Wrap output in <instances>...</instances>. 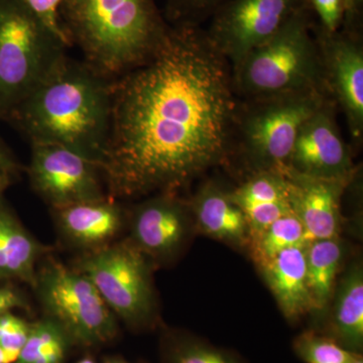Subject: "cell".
Returning a JSON list of instances; mask_svg holds the SVG:
<instances>
[{
	"label": "cell",
	"mask_w": 363,
	"mask_h": 363,
	"mask_svg": "<svg viewBox=\"0 0 363 363\" xmlns=\"http://www.w3.org/2000/svg\"><path fill=\"white\" fill-rule=\"evenodd\" d=\"M75 269L92 281L109 309L126 323L140 325L152 316L155 298L149 260L130 240L86 252Z\"/></svg>",
	"instance_id": "obj_7"
},
{
	"label": "cell",
	"mask_w": 363,
	"mask_h": 363,
	"mask_svg": "<svg viewBox=\"0 0 363 363\" xmlns=\"http://www.w3.org/2000/svg\"><path fill=\"white\" fill-rule=\"evenodd\" d=\"M45 252L0 198V279H18L33 288L37 264Z\"/></svg>",
	"instance_id": "obj_18"
},
{
	"label": "cell",
	"mask_w": 363,
	"mask_h": 363,
	"mask_svg": "<svg viewBox=\"0 0 363 363\" xmlns=\"http://www.w3.org/2000/svg\"><path fill=\"white\" fill-rule=\"evenodd\" d=\"M23 2L52 33L71 47L60 23L59 11L63 0H23Z\"/></svg>",
	"instance_id": "obj_28"
},
{
	"label": "cell",
	"mask_w": 363,
	"mask_h": 363,
	"mask_svg": "<svg viewBox=\"0 0 363 363\" xmlns=\"http://www.w3.org/2000/svg\"><path fill=\"white\" fill-rule=\"evenodd\" d=\"M33 191L52 209L108 197L99 164L59 145H32L28 168Z\"/></svg>",
	"instance_id": "obj_9"
},
{
	"label": "cell",
	"mask_w": 363,
	"mask_h": 363,
	"mask_svg": "<svg viewBox=\"0 0 363 363\" xmlns=\"http://www.w3.org/2000/svg\"><path fill=\"white\" fill-rule=\"evenodd\" d=\"M296 353L306 363H350L352 353L334 339L307 332L296 339Z\"/></svg>",
	"instance_id": "obj_24"
},
{
	"label": "cell",
	"mask_w": 363,
	"mask_h": 363,
	"mask_svg": "<svg viewBox=\"0 0 363 363\" xmlns=\"http://www.w3.org/2000/svg\"><path fill=\"white\" fill-rule=\"evenodd\" d=\"M227 64L197 23H179L114 79L100 162L108 197L175 193L223 161L235 112Z\"/></svg>",
	"instance_id": "obj_1"
},
{
	"label": "cell",
	"mask_w": 363,
	"mask_h": 363,
	"mask_svg": "<svg viewBox=\"0 0 363 363\" xmlns=\"http://www.w3.org/2000/svg\"><path fill=\"white\" fill-rule=\"evenodd\" d=\"M322 50L332 88L348 117L351 130L359 135L363 126V52L350 35L322 28Z\"/></svg>",
	"instance_id": "obj_14"
},
{
	"label": "cell",
	"mask_w": 363,
	"mask_h": 363,
	"mask_svg": "<svg viewBox=\"0 0 363 363\" xmlns=\"http://www.w3.org/2000/svg\"><path fill=\"white\" fill-rule=\"evenodd\" d=\"M33 289L48 319L58 325L69 340L95 346L116 337V315L92 281L75 267L48 259L37 269Z\"/></svg>",
	"instance_id": "obj_6"
},
{
	"label": "cell",
	"mask_w": 363,
	"mask_h": 363,
	"mask_svg": "<svg viewBox=\"0 0 363 363\" xmlns=\"http://www.w3.org/2000/svg\"><path fill=\"white\" fill-rule=\"evenodd\" d=\"M302 0H226L215 11L210 40L234 68L274 37Z\"/></svg>",
	"instance_id": "obj_10"
},
{
	"label": "cell",
	"mask_w": 363,
	"mask_h": 363,
	"mask_svg": "<svg viewBox=\"0 0 363 363\" xmlns=\"http://www.w3.org/2000/svg\"><path fill=\"white\" fill-rule=\"evenodd\" d=\"M169 363H242L238 357L206 342L181 338L169 347Z\"/></svg>",
	"instance_id": "obj_25"
},
{
	"label": "cell",
	"mask_w": 363,
	"mask_h": 363,
	"mask_svg": "<svg viewBox=\"0 0 363 363\" xmlns=\"http://www.w3.org/2000/svg\"><path fill=\"white\" fill-rule=\"evenodd\" d=\"M257 99L241 123L242 145L267 171H279L288 166L303 124L326 101L321 88Z\"/></svg>",
	"instance_id": "obj_8"
},
{
	"label": "cell",
	"mask_w": 363,
	"mask_h": 363,
	"mask_svg": "<svg viewBox=\"0 0 363 363\" xmlns=\"http://www.w3.org/2000/svg\"><path fill=\"white\" fill-rule=\"evenodd\" d=\"M229 196L245 214L250 238H257L272 222L293 212L285 178L279 171L259 172Z\"/></svg>",
	"instance_id": "obj_16"
},
{
	"label": "cell",
	"mask_w": 363,
	"mask_h": 363,
	"mask_svg": "<svg viewBox=\"0 0 363 363\" xmlns=\"http://www.w3.org/2000/svg\"><path fill=\"white\" fill-rule=\"evenodd\" d=\"M26 301L20 293L9 286L0 288V316L16 308H26Z\"/></svg>",
	"instance_id": "obj_30"
},
{
	"label": "cell",
	"mask_w": 363,
	"mask_h": 363,
	"mask_svg": "<svg viewBox=\"0 0 363 363\" xmlns=\"http://www.w3.org/2000/svg\"><path fill=\"white\" fill-rule=\"evenodd\" d=\"M59 18L83 61L112 80L147 58L169 28L152 0H63Z\"/></svg>",
	"instance_id": "obj_3"
},
{
	"label": "cell",
	"mask_w": 363,
	"mask_h": 363,
	"mask_svg": "<svg viewBox=\"0 0 363 363\" xmlns=\"http://www.w3.org/2000/svg\"><path fill=\"white\" fill-rule=\"evenodd\" d=\"M288 167L319 178H350V156L327 104L303 124Z\"/></svg>",
	"instance_id": "obj_12"
},
{
	"label": "cell",
	"mask_w": 363,
	"mask_h": 363,
	"mask_svg": "<svg viewBox=\"0 0 363 363\" xmlns=\"http://www.w3.org/2000/svg\"><path fill=\"white\" fill-rule=\"evenodd\" d=\"M0 169L16 175L21 169L20 164L16 161L13 152L6 147L0 138Z\"/></svg>",
	"instance_id": "obj_31"
},
{
	"label": "cell",
	"mask_w": 363,
	"mask_h": 363,
	"mask_svg": "<svg viewBox=\"0 0 363 363\" xmlns=\"http://www.w3.org/2000/svg\"><path fill=\"white\" fill-rule=\"evenodd\" d=\"M67 48L23 0H0V121H9Z\"/></svg>",
	"instance_id": "obj_5"
},
{
	"label": "cell",
	"mask_w": 363,
	"mask_h": 363,
	"mask_svg": "<svg viewBox=\"0 0 363 363\" xmlns=\"http://www.w3.org/2000/svg\"><path fill=\"white\" fill-rule=\"evenodd\" d=\"M113 80L64 55L9 121L30 145H63L100 166L111 133Z\"/></svg>",
	"instance_id": "obj_2"
},
{
	"label": "cell",
	"mask_w": 363,
	"mask_h": 363,
	"mask_svg": "<svg viewBox=\"0 0 363 363\" xmlns=\"http://www.w3.org/2000/svg\"><path fill=\"white\" fill-rule=\"evenodd\" d=\"M13 178V174L0 169V198H2V195L6 192V189L11 186Z\"/></svg>",
	"instance_id": "obj_33"
},
{
	"label": "cell",
	"mask_w": 363,
	"mask_h": 363,
	"mask_svg": "<svg viewBox=\"0 0 363 363\" xmlns=\"http://www.w3.org/2000/svg\"><path fill=\"white\" fill-rule=\"evenodd\" d=\"M30 325L11 312L0 316V350L6 363H14L28 340Z\"/></svg>",
	"instance_id": "obj_26"
},
{
	"label": "cell",
	"mask_w": 363,
	"mask_h": 363,
	"mask_svg": "<svg viewBox=\"0 0 363 363\" xmlns=\"http://www.w3.org/2000/svg\"><path fill=\"white\" fill-rule=\"evenodd\" d=\"M0 363H6V358H4V352L0 350Z\"/></svg>",
	"instance_id": "obj_36"
},
{
	"label": "cell",
	"mask_w": 363,
	"mask_h": 363,
	"mask_svg": "<svg viewBox=\"0 0 363 363\" xmlns=\"http://www.w3.org/2000/svg\"><path fill=\"white\" fill-rule=\"evenodd\" d=\"M311 11L302 0L279 32L234 68L243 92L262 98L321 88L323 62L311 37Z\"/></svg>",
	"instance_id": "obj_4"
},
{
	"label": "cell",
	"mask_w": 363,
	"mask_h": 363,
	"mask_svg": "<svg viewBox=\"0 0 363 363\" xmlns=\"http://www.w3.org/2000/svg\"><path fill=\"white\" fill-rule=\"evenodd\" d=\"M306 245L289 248L260 264L281 312L291 320L316 310L307 283Z\"/></svg>",
	"instance_id": "obj_17"
},
{
	"label": "cell",
	"mask_w": 363,
	"mask_h": 363,
	"mask_svg": "<svg viewBox=\"0 0 363 363\" xmlns=\"http://www.w3.org/2000/svg\"><path fill=\"white\" fill-rule=\"evenodd\" d=\"M312 11L321 21L322 28L327 33H336L344 20L343 0H308Z\"/></svg>",
	"instance_id": "obj_29"
},
{
	"label": "cell",
	"mask_w": 363,
	"mask_h": 363,
	"mask_svg": "<svg viewBox=\"0 0 363 363\" xmlns=\"http://www.w3.org/2000/svg\"><path fill=\"white\" fill-rule=\"evenodd\" d=\"M255 257L262 264L289 248L307 245L304 227L293 213L272 222L266 230L253 238Z\"/></svg>",
	"instance_id": "obj_23"
},
{
	"label": "cell",
	"mask_w": 363,
	"mask_h": 363,
	"mask_svg": "<svg viewBox=\"0 0 363 363\" xmlns=\"http://www.w3.org/2000/svg\"><path fill=\"white\" fill-rule=\"evenodd\" d=\"M111 197L54 209L60 233L74 247L93 252L111 245L125 224V213Z\"/></svg>",
	"instance_id": "obj_15"
},
{
	"label": "cell",
	"mask_w": 363,
	"mask_h": 363,
	"mask_svg": "<svg viewBox=\"0 0 363 363\" xmlns=\"http://www.w3.org/2000/svg\"><path fill=\"white\" fill-rule=\"evenodd\" d=\"M105 363H126V362H123V360L112 359V360H108V362H106Z\"/></svg>",
	"instance_id": "obj_37"
},
{
	"label": "cell",
	"mask_w": 363,
	"mask_h": 363,
	"mask_svg": "<svg viewBox=\"0 0 363 363\" xmlns=\"http://www.w3.org/2000/svg\"><path fill=\"white\" fill-rule=\"evenodd\" d=\"M77 363H96L94 360L91 359V358H84V359L80 360V362Z\"/></svg>",
	"instance_id": "obj_35"
},
{
	"label": "cell",
	"mask_w": 363,
	"mask_h": 363,
	"mask_svg": "<svg viewBox=\"0 0 363 363\" xmlns=\"http://www.w3.org/2000/svg\"><path fill=\"white\" fill-rule=\"evenodd\" d=\"M350 363H363L362 355L359 353H352Z\"/></svg>",
	"instance_id": "obj_34"
},
{
	"label": "cell",
	"mask_w": 363,
	"mask_h": 363,
	"mask_svg": "<svg viewBox=\"0 0 363 363\" xmlns=\"http://www.w3.org/2000/svg\"><path fill=\"white\" fill-rule=\"evenodd\" d=\"M342 259L343 247L337 238L313 240L306 245L307 283L315 309L324 308L330 300Z\"/></svg>",
	"instance_id": "obj_21"
},
{
	"label": "cell",
	"mask_w": 363,
	"mask_h": 363,
	"mask_svg": "<svg viewBox=\"0 0 363 363\" xmlns=\"http://www.w3.org/2000/svg\"><path fill=\"white\" fill-rule=\"evenodd\" d=\"M279 172L285 178L289 202L304 227L307 243L337 238L341 195L348 180L305 175L288 166Z\"/></svg>",
	"instance_id": "obj_11"
},
{
	"label": "cell",
	"mask_w": 363,
	"mask_h": 363,
	"mask_svg": "<svg viewBox=\"0 0 363 363\" xmlns=\"http://www.w3.org/2000/svg\"><path fill=\"white\" fill-rule=\"evenodd\" d=\"M69 339L52 320L30 325L28 340L14 363H63Z\"/></svg>",
	"instance_id": "obj_22"
},
{
	"label": "cell",
	"mask_w": 363,
	"mask_h": 363,
	"mask_svg": "<svg viewBox=\"0 0 363 363\" xmlns=\"http://www.w3.org/2000/svg\"><path fill=\"white\" fill-rule=\"evenodd\" d=\"M344 11H345V16L344 18L347 21V23L351 25L353 21L357 18L359 13L360 7H362V0H343Z\"/></svg>",
	"instance_id": "obj_32"
},
{
	"label": "cell",
	"mask_w": 363,
	"mask_h": 363,
	"mask_svg": "<svg viewBox=\"0 0 363 363\" xmlns=\"http://www.w3.org/2000/svg\"><path fill=\"white\" fill-rule=\"evenodd\" d=\"M200 230L215 240L242 245L250 238L247 218L229 193L215 186L203 188L191 205Z\"/></svg>",
	"instance_id": "obj_19"
},
{
	"label": "cell",
	"mask_w": 363,
	"mask_h": 363,
	"mask_svg": "<svg viewBox=\"0 0 363 363\" xmlns=\"http://www.w3.org/2000/svg\"><path fill=\"white\" fill-rule=\"evenodd\" d=\"M131 214L128 240L149 259H167L180 248L188 234L187 207L175 193H159Z\"/></svg>",
	"instance_id": "obj_13"
},
{
	"label": "cell",
	"mask_w": 363,
	"mask_h": 363,
	"mask_svg": "<svg viewBox=\"0 0 363 363\" xmlns=\"http://www.w3.org/2000/svg\"><path fill=\"white\" fill-rule=\"evenodd\" d=\"M226 0H168V16L179 23H196V20L215 13Z\"/></svg>",
	"instance_id": "obj_27"
},
{
	"label": "cell",
	"mask_w": 363,
	"mask_h": 363,
	"mask_svg": "<svg viewBox=\"0 0 363 363\" xmlns=\"http://www.w3.org/2000/svg\"><path fill=\"white\" fill-rule=\"evenodd\" d=\"M334 340L350 352L363 345V274L359 264L350 267L339 285L332 321Z\"/></svg>",
	"instance_id": "obj_20"
}]
</instances>
